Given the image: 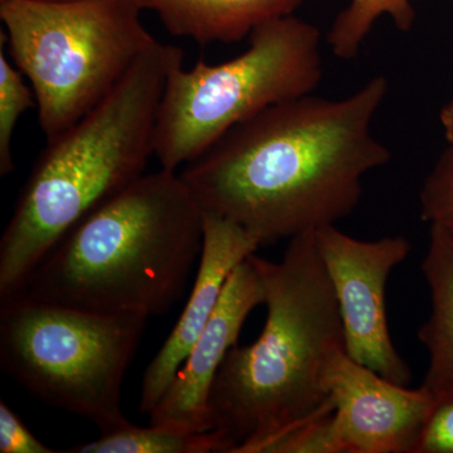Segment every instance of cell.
<instances>
[{"label":"cell","mask_w":453,"mask_h":453,"mask_svg":"<svg viewBox=\"0 0 453 453\" xmlns=\"http://www.w3.org/2000/svg\"><path fill=\"white\" fill-rule=\"evenodd\" d=\"M389 82L340 100L294 98L228 131L179 174L205 213L268 246L335 226L357 210L369 173L390 162L372 127Z\"/></svg>","instance_id":"1"},{"label":"cell","mask_w":453,"mask_h":453,"mask_svg":"<svg viewBox=\"0 0 453 453\" xmlns=\"http://www.w3.org/2000/svg\"><path fill=\"white\" fill-rule=\"evenodd\" d=\"M267 314L252 344L234 345L211 389V431L228 453H261L280 434L329 402L326 374L345 351L332 283L314 232L288 241L280 261L252 255Z\"/></svg>","instance_id":"2"},{"label":"cell","mask_w":453,"mask_h":453,"mask_svg":"<svg viewBox=\"0 0 453 453\" xmlns=\"http://www.w3.org/2000/svg\"><path fill=\"white\" fill-rule=\"evenodd\" d=\"M202 247V208L179 173L160 168L80 220L17 295L88 311L162 316L186 290Z\"/></svg>","instance_id":"3"},{"label":"cell","mask_w":453,"mask_h":453,"mask_svg":"<svg viewBox=\"0 0 453 453\" xmlns=\"http://www.w3.org/2000/svg\"><path fill=\"white\" fill-rule=\"evenodd\" d=\"M183 50L157 42L96 107L47 142L0 238V301L95 208L145 174L170 70Z\"/></svg>","instance_id":"4"},{"label":"cell","mask_w":453,"mask_h":453,"mask_svg":"<svg viewBox=\"0 0 453 453\" xmlns=\"http://www.w3.org/2000/svg\"><path fill=\"white\" fill-rule=\"evenodd\" d=\"M136 0H0L13 64L35 94L47 142L96 107L157 43Z\"/></svg>","instance_id":"5"},{"label":"cell","mask_w":453,"mask_h":453,"mask_svg":"<svg viewBox=\"0 0 453 453\" xmlns=\"http://www.w3.org/2000/svg\"><path fill=\"white\" fill-rule=\"evenodd\" d=\"M323 74L321 33L295 16L258 27L249 49L229 61L175 65L160 100L154 157L177 172L241 122L314 94Z\"/></svg>","instance_id":"6"},{"label":"cell","mask_w":453,"mask_h":453,"mask_svg":"<svg viewBox=\"0 0 453 453\" xmlns=\"http://www.w3.org/2000/svg\"><path fill=\"white\" fill-rule=\"evenodd\" d=\"M148 319L16 295L0 301V366L44 403L106 434L129 423L121 411L122 383Z\"/></svg>","instance_id":"7"},{"label":"cell","mask_w":453,"mask_h":453,"mask_svg":"<svg viewBox=\"0 0 453 453\" xmlns=\"http://www.w3.org/2000/svg\"><path fill=\"white\" fill-rule=\"evenodd\" d=\"M314 235L338 303L348 356L407 386L412 372L390 336L386 290L390 273L408 258L412 243L399 234L357 240L336 225L316 229Z\"/></svg>","instance_id":"8"},{"label":"cell","mask_w":453,"mask_h":453,"mask_svg":"<svg viewBox=\"0 0 453 453\" xmlns=\"http://www.w3.org/2000/svg\"><path fill=\"white\" fill-rule=\"evenodd\" d=\"M326 389L342 453H413L434 395L410 389L351 359L333 360Z\"/></svg>","instance_id":"9"},{"label":"cell","mask_w":453,"mask_h":453,"mask_svg":"<svg viewBox=\"0 0 453 453\" xmlns=\"http://www.w3.org/2000/svg\"><path fill=\"white\" fill-rule=\"evenodd\" d=\"M252 255L229 276L216 311L165 395L149 413L150 425L192 434L211 431L210 401L220 365L237 345L250 314L265 303L264 281Z\"/></svg>","instance_id":"10"},{"label":"cell","mask_w":453,"mask_h":453,"mask_svg":"<svg viewBox=\"0 0 453 453\" xmlns=\"http://www.w3.org/2000/svg\"><path fill=\"white\" fill-rule=\"evenodd\" d=\"M261 247L243 226L203 211V247L186 309L144 372L139 410L150 413L216 311L229 276Z\"/></svg>","instance_id":"11"},{"label":"cell","mask_w":453,"mask_h":453,"mask_svg":"<svg viewBox=\"0 0 453 453\" xmlns=\"http://www.w3.org/2000/svg\"><path fill=\"white\" fill-rule=\"evenodd\" d=\"M154 12L174 37L201 46L232 44L250 38L258 27L294 16L303 0H136Z\"/></svg>","instance_id":"12"},{"label":"cell","mask_w":453,"mask_h":453,"mask_svg":"<svg viewBox=\"0 0 453 453\" xmlns=\"http://www.w3.org/2000/svg\"><path fill=\"white\" fill-rule=\"evenodd\" d=\"M421 270L431 296V312L418 339L428 353L422 386L432 395L453 393V235L429 226L427 251Z\"/></svg>","instance_id":"13"},{"label":"cell","mask_w":453,"mask_h":453,"mask_svg":"<svg viewBox=\"0 0 453 453\" xmlns=\"http://www.w3.org/2000/svg\"><path fill=\"white\" fill-rule=\"evenodd\" d=\"M67 453H228L219 432L202 434L150 425H127L101 434L97 440L73 446Z\"/></svg>","instance_id":"14"},{"label":"cell","mask_w":453,"mask_h":453,"mask_svg":"<svg viewBox=\"0 0 453 453\" xmlns=\"http://www.w3.org/2000/svg\"><path fill=\"white\" fill-rule=\"evenodd\" d=\"M390 17L398 31H412L416 9L412 0H350L334 20L327 33L333 55L353 59L359 55L365 38L380 17Z\"/></svg>","instance_id":"15"},{"label":"cell","mask_w":453,"mask_h":453,"mask_svg":"<svg viewBox=\"0 0 453 453\" xmlns=\"http://www.w3.org/2000/svg\"><path fill=\"white\" fill-rule=\"evenodd\" d=\"M3 47L0 40V175L7 177L16 169L12 154L14 130L20 116L35 106V98L25 74L8 61Z\"/></svg>","instance_id":"16"},{"label":"cell","mask_w":453,"mask_h":453,"mask_svg":"<svg viewBox=\"0 0 453 453\" xmlns=\"http://www.w3.org/2000/svg\"><path fill=\"white\" fill-rule=\"evenodd\" d=\"M332 401L310 418L280 434L261 453H342L333 422Z\"/></svg>","instance_id":"17"},{"label":"cell","mask_w":453,"mask_h":453,"mask_svg":"<svg viewBox=\"0 0 453 453\" xmlns=\"http://www.w3.org/2000/svg\"><path fill=\"white\" fill-rule=\"evenodd\" d=\"M421 219L453 235V144H449L428 173L421 192Z\"/></svg>","instance_id":"18"},{"label":"cell","mask_w":453,"mask_h":453,"mask_svg":"<svg viewBox=\"0 0 453 453\" xmlns=\"http://www.w3.org/2000/svg\"><path fill=\"white\" fill-rule=\"evenodd\" d=\"M413 453H453V393L434 395Z\"/></svg>","instance_id":"19"},{"label":"cell","mask_w":453,"mask_h":453,"mask_svg":"<svg viewBox=\"0 0 453 453\" xmlns=\"http://www.w3.org/2000/svg\"><path fill=\"white\" fill-rule=\"evenodd\" d=\"M0 452L2 453H57L44 445L29 431L4 401H0Z\"/></svg>","instance_id":"20"},{"label":"cell","mask_w":453,"mask_h":453,"mask_svg":"<svg viewBox=\"0 0 453 453\" xmlns=\"http://www.w3.org/2000/svg\"><path fill=\"white\" fill-rule=\"evenodd\" d=\"M440 120L447 142L453 144V98L441 110Z\"/></svg>","instance_id":"21"},{"label":"cell","mask_w":453,"mask_h":453,"mask_svg":"<svg viewBox=\"0 0 453 453\" xmlns=\"http://www.w3.org/2000/svg\"><path fill=\"white\" fill-rule=\"evenodd\" d=\"M46 2H68V0H46Z\"/></svg>","instance_id":"22"}]
</instances>
